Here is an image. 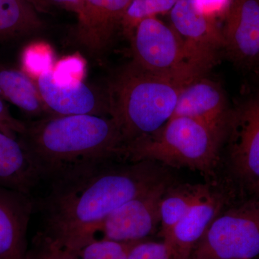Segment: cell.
<instances>
[{
    "label": "cell",
    "mask_w": 259,
    "mask_h": 259,
    "mask_svg": "<svg viewBox=\"0 0 259 259\" xmlns=\"http://www.w3.org/2000/svg\"><path fill=\"white\" fill-rule=\"evenodd\" d=\"M254 185H255V190H257V192H258V199H259V180L257 181V182H255Z\"/></svg>",
    "instance_id": "29"
},
{
    "label": "cell",
    "mask_w": 259,
    "mask_h": 259,
    "mask_svg": "<svg viewBox=\"0 0 259 259\" xmlns=\"http://www.w3.org/2000/svg\"><path fill=\"white\" fill-rule=\"evenodd\" d=\"M0 98L28 115H49L36 83L22 70L0 69Z\"/></svg>",
    "instance_id": "17"
},
{
    "label": "cell",
    "mask_w": 259,
    "mask_h": 259,
    "mask_svg": "<svg viewBox=\"0 0 259 259\" xmlns=\"http://www.w3.org/2000/svg\"><path fill=\"white\" fill-rule=\"evenodd\" d=\"M259 199L221 212L196 245L190 259H257Z\"/></svg>",
    "instance_id": "5"
},
{
    "label": "cell",
    "mask_w": 259,
    "mask_h": 259,
    "mask_svg": "<svg viewBox=\"0 0 259 259\" xmlns=\"http://www.w3.org/2000/svg\"><path fill=\"white\" fill-rule=\"evenodd\" d=\"M227 136L232 169L255 185L259 180V98L248 100L231 112Z\"/></svg>",
    "instance_id": "9"
},
{
    "label": "cell",
    "mask_w": 259,
    "mask_h": 259,
    "mask_svg": "<svg viewBox=\"0 0 259 259\" xmlns=\"http://www.w3.org/2000/svg\"><path fill=\"white\" fill-rule=\"evenodd\" d=\"M54 3L68 11L72 12L76 16H79L82 12L84 0H50Z\"/></svg>",
    "instance_id": "28"
},
{
    "label": "cell",
    "mask_w": 259,
    "mask_h": 259,
    "mask_svg": "<svg viewBox=\"0 0 259 259\" xmlns=\"http://www.w3.org/2000/svg\"><path fill=\"white\" fill-rule=\"evenodd\" d=\"M52 51L47 46L35 44L25 48L22 54V71L32 79L53 68Z\"/></svg>",
    "instance_id": "22"
},
{
    "label": "cell",
    "mask_w": 259,
    "mask_h": 259,
    "mask_svg": "<svg viewBox=\"0 0 259 259\" xmlns=\"http://www.w3.org/2000/svg\"><path fill=\"white\" fill-rule=\"evenodd\" d=\"M194 8L207 18L216 20L219 17L226 16L232 0H192Z\"/></svg>",
    "instance_id": "27"
},
{
    "label": "cell",
    "mask_w": 259,
    "mask_h": 259,
    "mask_svg": "<svg viewBox=\"0 0 259 259\" xmlns=\"http://www.w3.org/2000/svg\"><path fill=\"white\" fill-rule=\"evenodd\" d=\"M26 125L20 141L40 180H50L84 163L120 158L124 145L120 127L110 116H48Z\"/></svg>",
    "instance_id": "2"
},
{
    "label": "cell",
    "mask_w": 259,
    "mask_h": 259,
    "mask_svg": "<svg viewBox=\"0 0 259 259\" xmlns=\"http://www.w3.org/2000/svg\"><path fill=\"white\" fill-rule=\"evenodd\" d=\"M38 10L29 0H0V39L33 33L44 28Z\"/></svg>",
    "instance_id": "19"
},
{
    "label": "cell",
    "mask_w": 259,
    "mask_h": 259,
    "mask_svg": "<svg viewBox=\"0 0 259 259\" xmlns=\"http://www.w3.org/2000/svg\"><path fill=\"white\" fill-rule=\"evenodd\" d=\"M131 0H84L78 17L76 37L78 41L93 52L108 46Z\"/></svg>",
    "instance_id": "14"
},
{
    "label": "cell",
    "mask_w": 259,
    "mask_h": 259,
    "mask_svg": "<svg viewBox=\"0 0 259 259\" xmlns=\"http://www.w3.org/2000/svg\"><path fill=\"white\" fill-rule=\"evenodd\" d=\"M117 159L79 165L49 180L38 202L44 235L77 253L97 239L99 225L110 213L166 180L155 162L120 164Z\"/></svg>",
    "instance_id": "1"
},
{
    "label": "cell",
    "mask_w": 259,
    "mask_h": 259,
    "mask_svg": "<svg viewBox=\"0 0 259 259\" xmlns=\"http://www.w3.org/2000/svg\"><path fill=\"white\" fill-rule=\"evenodd\" d=\"M167 180L131 199L107 215L97 228L102 239L128 242L142 241L161 223L160 202L168 187Z\"/></svg>",
    "instance_id": "7"
},
{
    "label": "cell",
    "mask_w": 259,
    "mask_h": 259,
    "mask_svg": "<svg viewBox=\"0 0 259 259\" xmlns=\"http://www.w3.org/2000/svg\"><path fill=\"white\" fill-rule=\"evenodd\" d=\"M226 203L225 195L212 190L191 208L163 238L171 251V259H190L196 245L222 212Z\"/></svg>",
    "instance_id": "15"
},
{
    "label": "cell",
    "mask_w": 259,
    "mask_h": 259,
    "mask_svg": "<svg viewBox=\"0 0 259 259\" xmlns=\"http://www.w3.org/2000/svg\"><path fill=\"white\" fill-rule=\"evenodd\" d=\"M26 259H80L77 253L58 244L42 232L37 233Z\"/></svg>",
    "instance_id": "23"
},
{
    "label": "cell",
    "mask_w": 259,
    "mask_h": 259,
    "mask_svg": "<svg viewBox=\"0 0 259 259\" xmlns=\"http://www.w3.org/2000/svg\"><path fill=\"white\" fill-rule=\"evenodd\" d=\"M178 0H131L121 21L126 37L131 38L135 29L145 19L170 13Z\"/></svg>",
    "instance_id": "20"
},
{
    "label": "cell",
    "mask_w": 259,
    "mask_h": 259,
    "mask_svg": "<svg viewBox=\"0 0 259 259\" xmlns=\"http://www.w3.org/2000/svg\"><path fill=\"white\" fill-rule=\"evenodd\" d=\"M49 116L93 115L110 116L108 98L80 81L61 84L54 77L52 69L33 79Z\"/></svg>",
    "instance_id": "11"
},
{
    "label": "cell",
    "mask_w": 259,
    "mask_h": 259,
    "mask_svg": "<svg viewBox=\"0 0 259 259\" xmlns=\"http://www.w3.org/2000/svg\"><path fill=\"white\" fill-rule=\"evenodd\" d=\"M40 180L20 140L0 132V187L30 194Z\"/></svg>",
    "instance_id": "16"
},
{
    "label": "cell",
    "mask_w": 259,
    "mask_h": 259,
    "mask_svg": "<svg viewBox=\"0 0 259 259\" xmlns=\"http://www.w3.org/2000/svg\"><path fill=\"white\" fill-rule=\"evenodd\" d=\"M84 64L79 57L66 58L53 68L54 77L61 84L80 82L83 75Z\"/></svg>",
    "instance_id": "24"
},
{
    "label": "cell",
    "mask_w": 259,
    "mask_h": 259,
    "mask_svg": "<svg viewBox=\"0 0 259 259\" xmlns=\"http://www.w3.org/2000/svg\"><path fill=\"white\" fill-rule=\"evenodd\" d=\"M33 208L30 194L0 187V259H26Z\"/></svg>",
    "instance_id": "12"
},
{
    "label": "cell",
    "mask_w": 259,
    "mask_h": 259,
    "mask_svg": "<svg viewBox=\"0 0 259 259\" xmlns=\"http://www.w3.org/2000/svg\"><path fill=\"white\" fill-rule=\"evenodd\" d=\"M192 80L127 65L112 80L107 95L110 115L124 145L161 128L173 115L182 88Z\"/></svg>",
    "instance_id": "3"
},
{
    "label": "cell",
    "mask_w": 259,
    "mask_h": 259,
    "mask_svg": "<svg viewBox=\"0 0 259 259\" xmlns=\"http://www.w3.org/2000/svg\"><path fill=\"white\" fill-rule=\"evenodd\" d=\"M25 122L15 118L10 113L8 105L0 98V132L6 136L18 139L26 131Z\"/></svg>",
    "instance_id": "26"
},
{
    "label": "cell",
    "mask_w": 259,
    "mask_h": 259,
    "mask_svg": "<svg viewBox=\"0 0 259 259\" xmlns=\"http://www.w3.org/2000/svg\"><path fill=\"white\" fill-rule=\"evenodd\" d=\"M231 112L221 87L200 76L182 88L171 117H185L198 121L223 141Z\"/></svg>",
    "instance_id": "10"
},
{
    "label": "cell",
    "mask_w": 259,
    "mask_h": 259,
    "mask_svg": "<svg viewBox=\"0 0 259 259\" xmlns=\"http://www.w3.org/2000/svg\"><path fill=\"white\" fill-rule=\"evenodd\" d=\"M170 16L172 28L182 37L192 60L207 71L218 51L224 47L223 30L216 20L199 13L192 0H178Z\"/></svg>",
    "instance_id": "8"
},
{
    "label": "cell",
    "mask_w": 259,
    "mask_h": 259,
    "mask_svg": "<svg viewBox=\"0 0 259 259\" xmlns=\"http://www.w3.org/2000/svg\"><path fill=\"white\" fill-rule=\"evenodd\" d=\"M223 30L232 59L250 64L259 59V0H232Z\"/></svg>",
    "instance_id": "13"
},
{
    "label": "cell",
    "mask_w": 259,
    "mask_h": 259,
    "mask_svg": "<svg viewBox=\"0 0 259 259\" xmlns=\"http://www.w3.org/2000/svg\"><path fill=\"white\" fill-rule=\"evenodd\" d=\"M131 39L132 62L141 69L189 79H197L205 72L192 60L176 30L156 17L142 20Z\"/></svg>",
    "instance_id": "6"
},
{
    "label": "cell",
    "mask_w": 259,
    "mask_h": 259,
    "mask_svg": "<svg viewBox=\"0 0 259 259\" xmlns=\"http://www.w3.org/2000/svg\"><path fill=\"white\" fill-rule=\"evenodd\" d=\"M140 241L96 239L85 245L77 254L80 259H127L130 252Z\"/></svg>",
    "instance_id": "21"
},
{
    "label": "cell",
    "mask_w": 259,
    "mask_h": 259,
    "mask_svg": "<svg viewBox=\"0 0 259 259\" xmlns=\"http://www.w3.org/2000/svg\"><path fill=\"white\" fill-rule=\"evenodd\" d=\"M127 259H171V254L164 241H150L146 239L135 245Z\"/></svg>",
    "instance_id": "25"
},
{
    "label": "cell",
    "mask_w": 259,
    "mask_h": 259,
    "mask_svg": "<svg viewBox=\"0 0 259 259\" xmlns=\"http://www.w3.org/2000/svg\"><path fill=\"white\" fill-rule=\"evenodd\" d=\"M222 140L207 126L185 117H171L161 128L122 146L120 159L148 161L212 173Z\"/></svg>",
    "instance_id": "4"
},
{
    "label": "cell",
    "mask_w": 259,
    "mask_h": 259,
    "mask_svg": "<svg viewBox=\"0 0 259 259\" xmlns=\"http://www.w3.org/2000/svg\"><path fill=\"white\" fill-rule=\"evenodd\" d=\"M207 185L168 186L160 202L161 231L164 238L191 208L211 192Z\"/></svg>",
    "instance_id": "18"
}]
</instances>
